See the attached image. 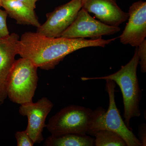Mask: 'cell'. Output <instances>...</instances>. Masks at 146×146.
I'll return each mask as SVG.
<instances>
[{
	"label": "cell",
	"mask_w": 146,
	"mask_h": 146,
	"mask_svg": "<svg viewBox=\"0 0 146 146\" xmlns=\"http://www.w3.org/2000/svg\"><path fill=\"white\" fill-rule=\"evenodd\" d=\"M94 136L96 138L94 141L96 146H127L120 135L111 131H98Z\"/></svg>",
	"instance_id": "obj_14"
},
{
	"label": "cell",
	"mask_w": 146,
	"mask_h": 146,
	"mask_svg": "<svg viewBox=\"0 0 146 146\" xmlns=\"http://www.w3.org/2000/svg\"><path fill=\"white\" fill-rule=\"evenodd\" d=\"M37 69L27 58L15 60L7 86V97L11 102L20 105L33 102L38 81Z\"/></svg>",
	"instance_id": "obj_4"
},
{
	"label": "cell",
	"mask_w": 146,
	"mask_h": 146,
	"mask_svg": "<svg viewBox=\"0 0 146 146\" xmlns=\"http://www.w3.org/2000/svg\"><path fill=\"white\" fill-rule=\"evenodd\" d=\"M82 7V0L70 1L47 13V20L36 29V33L51 37H60L75 20Z\"/></svg>",
	"instance_id": "obj_6"
},
{
	"label": "cell",
	"mask_w": 146,
	"mask_h": 146,
	"mask_svg": "<svg viewBox=\"0 0 146 146\" xmlns=\"http://www.w3.org/2000/svg\"><path fill=\"white\" fill-rule=\"evenodd\" d=\"M128 22L119 38L124 45L138 47L146 36V2L139 1L131 6L128 11Z\"/></svg>",
	"instance_id": "obj_9"
},
{
	"label": "cell",
	"mask_w": 146,
	"mask_h": 146,
	"mask_svg": "<svg viewBox=\"0 0 146 146\" xmlns=\"http://www.w3.org/2000/svg\"><path fill=\"white\" fill-rule=\"evenodd\" d=\"M138 139H139L141 146H146V125L143 123L138 126Z\"/></svg>",
	"instance_id": "obj_18"
},
{
	"label": "cell",
	"mask_w": 146,
	"mask_h": 146,
	"mask_svg": "<svg viewBox=\"0 0 146 146\" xmlns=\"http://www.w3.org/2000/svg\"><path fill=\"white\" fill-rule=\"evenodd\" d=\"M121 30L119 27L112 26L97 21L83 8L79 11L75 20L61 37L68 38H101L104 35L115 34Z\"/></svg>",
	"instance_id": "obj_7"
},
{
	"label": "cell",
	"mask_w": 146,
	"mask_h": 146,
	"mask_svg": "<svg viewBox=\"0 0 146 146\" xmlns=\"http://www.w3.org/2000/svg\"><path fill=\"white\" fill-rule=\"evenodd\" d=\"M105 80V89L109 96V106L106 111L101 107L93 111L87 135L94 136L100 130L111 131L120 135L127 146H141V142L132 130L126 125L117 108L115 99L116 83L110 80Z\"/></svg>",
	"instance_id": "obj_3"
},
{
	"label": "cell",
	"mask_w": 146,
	"mask_h": 146,
	"mask_svg": "<svg viewBox=\"0 0 146 146\" xmlns=\"http://www.w3.org/2000/svg\"><path fill=\"white\" fill-rule=\"evenodd\" d=\"M1 6L10 18L21 25L38 27L41 25L35 12L19 0H1Z\"/></svg>",
	"instance_id": "obj_12"
},
{
	"label": "cell",
	"mask_w": 146,
	"mask_h": 146,
	"mask_svg": "<svg viewBox=\"0 0 146 146\" xmlns=\"http://www.w3.org/2000/svg\"><path fill=\"white\" fill-rule=\"evenodd\" d=\"M19 35L12 33L0 38V105L7 98V86L9 74L17 54Z\"/></svg>",
	"instance_id": "obj_11"
},
{
	"label": "cell",
	"mask_w": 146,
	"mask_h": 146,
	"mask_svg": "<svg viewBox=\"0 0 146 146\" xmlns=\"http://www.w3.org/2000/svg\"><path fill=\"white\" fill-rule=\"evenodd\" d=\"M18 146H33L34 143L26 130L18 131L15 134Z\"/></svg>",
	"instance_id": "obj_15"
},
{
	"label": "cell",
	"mask_w": 146,
	"mask_h": 146,
	"mask_svg": "<svg viewBox=\"0 0 146 146\" xmlns=\"http://www.w3.org/2000/svg\"><path fill=\"white\" fill-rule=\"evenodd\" d=\"M138 50L139 58V63L141 65V72H146V40H145L138 46Z\"/></svg>",
	"instance_id": "obj_17"
},
{
	"label": "cell",
	"mask_w": 146,
	"mask_h": 146,
	"mask_svg": "<svg viewBox=\"0 0 146 146\" xmlns=\"http://www.w3.org/2000/svg\"><path fill=\"white\" fill-rule=\"evenodd\" d=\"M1 0H0V7H1Z\"/></svg>",
	"instance_id": "obj_20"
},
{
	"label": "cell",
	"mask_w": 146,
	"mask_h": 146,
	"mask_svg": "<svg viewBox=\"0 0 146 146\" xmlns=\"http://www.w3.org/2000/svg\"><path fill=\"white\" fill-rule=\"evenodd\" d=\"M139 63L138 47H136L134 54L131 60L114 74L100 77H83V81L92 80H110L119 86L123 98L124 123L129 129L130 120L141 115L140 104L142 91L139 86L137 75V69Z\"/></svg>",
	"instance_id": "obj_2"
},
{
	"label": "cell",
	"mask_w": 146,
	"mask_h": 146,
	"mask_svg": "<svg viewBox=\"0 0 146 146\" xmlns=\"http://www.w3.org/2000/svg\"><path fill=\"white\" fill-rule=\"evenodd\" d=\"M117 38H68L51 37L37 33L28 32L22 35L17 44V54L27 58L38 68L52 70L67 55L76 51L90 47H104Z\"/></svg>",
	"instance_id": "obj_1"
},
{
	"label": "cell",
	"mask_w": 146,
	"mask_h": 146,
	"mask_svg": "<svg viewBox=\"0 0 146 146\" xmlns=\"http://www.w3.org/2000/svg\"><path fill=\"white\" fill-rule=\"evenodd\" d=\"M82 8L106 25L119 27L128 18V13L120 8L116 0H82Z\"/></svg>",
	"instance_id": "obj_10"
},
{
	"label": "cell",
	"mask_w": 146,
	"mask_h": 146,
	"mask_svg": "<svg viewBox=\"0 0 146 146\" xmlns=\"http://www.w3.org/2000/svg\"><path fill=\"white\" fill-rule=\"evenodd\" d=\"M95 138L87 134L66 133L52 135L47 138L45 145L47 146H94Z\"/></svg>",
	"instance_id": "obj_13"
},
{
	"label": "cell",
	"mask_w": 146,
	"mask_h": 146,
	"mask_svg": "<svg viewBox=\"0 0 146 146\" xmlns=\"http://www.w3.org/2000/svg\"><path fill=\"white\" fill-rule=\"evenodd\" d=\"M92 112L90 108L79 106H69L53 116L46 127L52 135L70 133L87 134Z\"/></svg>",
	"instance_id": "obj_5"
},
{
	"label": "cell",
	"mask_w": 146,
	"mask_h": 146,
	"mask_svg": "<svg viewBox=\"0 0 146 146\" xmlns=\"http://www.w3.org/2000/svg\"><path fill=\"white\" fill-rule=\"evenodd\" d=\"M53 106L52 102L44 97L36 103L21 105L19 107L20 115L28 118L25 130L34 144L40 143L44 140L42 132L46 127L45 121Z\"/></svg>",
	"instance_id": "obj_8"
},
{
	"label": "cell",
	"mask_w": 146,
	"mask_h": 146,
	"mask_svg": "<svg viewBox=\"0 0 146 146\" xmlns=\"http://www.w3.org/2000/svg\"><path fill=\"white\" fill-rule=\"evenodd\" d=\"M19 1L23 3L32 10H34L36 8V3L39 0H19Z\"/></svg>",
	"instance_id": "obj_19"
},
{
	"label": "cell",
	"mask_w": 146,
	"mask_h": 146,
	"mask_svg": "<svg viewBox=\"0 0 146 146\" xmlns=\"http://www.w3.org/2000/svg\"><path fill=\"white\" fill-rule=\"evenodd\" d=\"M7 16L6 11L0 8V38H5L10 35L7 25Z\"/></svg>",
	"instance_id": "obj_16"
}]
</instances>
